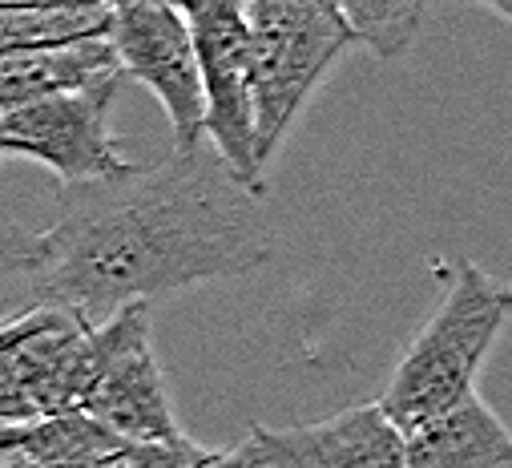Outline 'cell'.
<instances>
[{
    "label": "cell",
    "instance_id": "1",
    "mask_svg": "<svg viewBox=\"0 0 512 468\" xmlns=\"http://www.w3.org/2000/svg\"><path fill=\"white\" fill-rule=\"evenodd\" d=\"M41 243L37 303L105 323L166 291L259 271L275 255V230L263 198L202 146L61 190Z\"/></svg>",
    "mask_w": 512,
    "mask_h": 468
},
{
    "label": "cell",
    "instance_id": "2",
    "mask_svg": "<svg viewBox=\"0 0 512 468\" xmlns=\"http://www.w3.org/2000/svg\"><path fill=\"white\" fill-rule=\"evenodd\" d=\"M150 343V303L121 307L89 323L69 307L33 303L0 319V424L29 428L37 420L81 412L109 368Z\"/></svg>",
    "mask_w": 512,
    "mask_h": 468
},
{
    "label": "cell",
    "instance_id": "3",
    "mask_svg": "<svg viewBox=\"0 0 512 468\" xmlns=\"http://www.w3.org/2000/svg\"><path fill=\"white\" fill-rule=\"evenodd\" d=\"M508 319L512 283H500L476 263H460L440 307L404 347L379 408L412 432L476 396V376Z\"/></svg>",
    "mask_w": 512,
    "mask_h": 468
},
{
    "label": "cell",
    "instance_id": "4",
    "mask_svg": "<svg viewBox=\"0 0 512 468\" xmlns=\"http://www.w3.org/2000/svg\"><path fill=\"white\" fill-rule=\"evenodd\" d=\"M250 89L259 122V162L271 166L295 117L327 77V69L355 45L339 5L323 0H250Z\"/></svg>",
    "mask_w": 512,
    "mask_h": 468
},
{
    "label": "cell",
    "instance_id": "5",
    "mask_svg": "<svg viewBox=\"0 0 512 468\" xmlns=\"http://www.w3.org/2000/svg\"><path fill=\"white\" fill-rule=\"evenodd\" d=\"M178 9L198 45L210 150L254 198H267V166L259 162V122H254V89H250L246 9L234 5V0H202V5H178Z\"/></svg>",
    "mask_w": 512,
    "mask_h": 468
},
{
    "label": "cell",
    "instance_id": "6",
    "mask_svg": "<svg viewBox=\"0 0 512 468\" xmlns=\"http://www.w3.org/2000/svg\"><path fill=\"white\" fill-rule=\"evenodd\" d=\"M109 45L125 81L146 85L174 134V150L190 154L206 146V97H202V69L198 45L178 5L158 0H130L113 5Z\"/></svg>",
    "mask_w": 512,
    "mask_h": 468
},
{
    "label": "cell",
    "instance_id": "7",
    "mask_svg": "<svg viewBox=\"0 0 512 468\" xmlns=\"http://www.w3.org/2000/svg\"><path fill=\"white\" fill-rule=\"evenodd\" d=\"M125 77H109L89 89L53 93L9 117H0V154H21L61 178V190L117 178L134 162L117 154L109 113Z\"/></svg>",
    "mask_w": 512,
    "mask_h": 468
},
{
    "label": "cell",
    "instance_id": "8",
    "mask_svg": "<svg viewBox=\"0 0 512 468\" xmlns=\"http://www.w3.org/2000/svg\"><path fill=\"white\" fill-rule=\"evenodd\" d=\"M246 440L263 468H408V436L379 400L315 424H254Z\"/></svg>",
    "mask_w": 512,
    "mask_h": 468
},
{
    "label": "cell",
    "instance_id": "9",
    "mask_svg": "<svg viewBox=\"0 0 512 468\" xmlns=\"http://www.w3.org/2000/svg\"><path fill=\"white\" fill-rule=\"evenodd\" d=\"M81 412L130 444H166L182 436L166 392V376L150 343L121 356L109 368V376L93 388V396L81 404Z\"/></svg>",
    "mask_w": 512,
    "mask_h": 468
},
{
    "label": "cell",
    "instance_id": "10",
    "mask_svg": "<svg viewBox=\"0 0 512 468\" xmlns=\"http://www.w3.org/2000/svg\"><path fill=\"white\" fill-rule=\"evenodd\" d=\"M404 436L408 468H512V432L480 396Z\"/></svg>",
    "mask_w": 512,
    "mask_h": 468
},
{
    "label": "cell",
    "instance_id": "11",
    "mask_svg": "<svg viewBox=\"0 0 512 468\" xmlns=\"http://www.w3.org/2000/svg\"><path fill=\"white\" fill-rule=\"evenodd\" d=\"M109 77H125L109 37L65 45V49H37V53L0 57V117H9L33 101H45L53 93L101 85Z\"/></svg>",
    "mask_w": 512,
    "mask_h": 468
},
{
    "label": "cell",
    "instance_id": "12",
    "mask_svg": "<svg viewBox=\"0 0 512 468\" xmlns=\"http://www.w3.org/2000/svg\"><path fill=\"white\" fill-rule=\"evenodd\" d=\"M113 5H0V57L109 37Z\"/></svg>",
    "mask_w": 512,
    "mask_h": 468
},
{
    "label": "cell",
    "instance_id": "13",
    "mask_svg": "<svg viewBox=\"0 0 512 468\" xmlns=\"http://www.w3.org/2000/svg\"><path fill=\"white\" fill-rule=\"evenodd\" d=\"M125 448H130V440L113 436L85 412H69L29 424L17 452L33 468H109Z\"/></svg>",
    "mask_w": 512,
    "mask_h": 468
},
{
    "label": "cell",
    "instance_id": "14",
    "mask_svg": "<svg viewBox=\"0 0 512 468\" xmlns=\"http://www.w3.org/2000/svg\"><path fill=\"white\" fill-rule=\"evenodd\" d=\"M339 13L355 37V45H367L379 61H400L424 21V5L416 0H396V5H375V0H339Z\"/></svg>",
    "mask_w": 512,
    "mask_h": 468
},
{
    "label": "cell",
    "instance_id": "15",
    "mask_svg": "<svg viewBox=\"0 0 512 468\" xmlns=\"http://www.w3.org/2000/svg\"><path fill=\"white\" fill-rule=\"evenodd\" d=\"M41 259H45V243L41 230L17 226V222H0V291L5 287H37L41 275Z\"/></svg>",
    "mask_w": 512,
    "mask_h": 468
},
{
    "label": "cell",
    "instance_id": "16",
    "mask_svg": "<svg viewBox=\"0 0 512 468\" xmlns=\"http://www.w3.org/2000/svg\"><path fill=\"white\" fill-rule=\"evenodd\" d=\"M214 448H202L186 436L166 444H130L109 468H202Z\"/></svg>",
    "mask_w": 512,
    "mask_h": 468
},
{
    "label": "cell",
    "instance_id": "17",
    "mask_svg": "<svg viewBox=\"0 0 512 468\" xmlns=\"http://www.w3.org/2000/svg\"><path fill=\"white\" fill-rule=\"evenodd\" d=\"M202 468H263V464H259V456H254L250 440H242V444H234V448L210 452V460H206Z\"/></svg>",
    "mask_w": 512,
    "mask_h": 468
},
{
    "label": "cell",
    "instance_id": "18",
    "mask_svg": "<svg viewBox=\"0 0 512 468\" xmlns=\"http://www.w3.org/2000/svg\"><path fill=\"white\" fill-rule=\"evenodd\" d=\"M21 440H25V428H5V424H0V460L13 456L21 448Z\"/></svg>",
    "mask_w": 512,
    "mask_h": 468
},
{
    "label": "cell",
    "instance_id": "19",
    "mask_svg": "<svg viewBox=\"0 0 512 468\" xmlns=\"http://www.w3.org/2000/svg\"><path fill=\"white\" fill-rule=\"evenodd\" d=\"M484 9H488V13H496V17H504V21H512V0H488Z\"/></svg>",
    "mask_w": 512,
    "mask_h": 468
},
{
    "label": "cell",
    "instance_id": "20",
    "mask_svg": "<svg viewBox=\"0 0 512 468\" xmlns=\"http://www.w3.org/2000/svg\"><path fill=\"white\" fill-rule=\"evenodd\" d=\"M0 468H33V464H29L21 452H13V456H5V460H0Z\"/></svg>",
    "mask_w": 512,
    "mask_h": 468
}]
</instances>
